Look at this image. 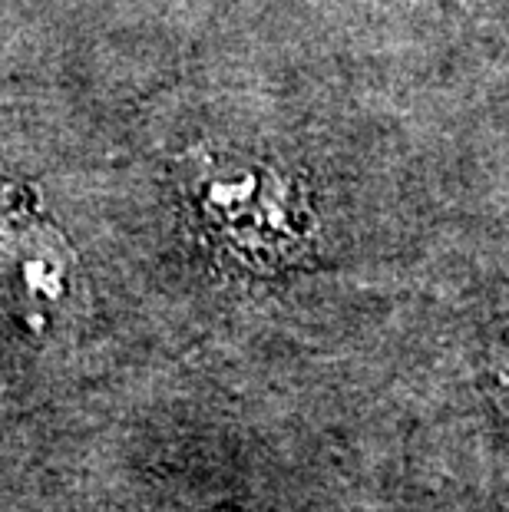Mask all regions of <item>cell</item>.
Wrapping results in <instances>:
<instances>
[{
	"label": "cell",
	"instance_id": "1",
	"mask_svg": "<svg viewBox=\"0 0 509 512\" xmlns=\"http://www.w3.org/2000/svg\"><path fill=\"white\" fill-rule=\"evenodd\" d=\"M182 199L209 252L238 271L275 275L305 258L318 232L305 182L238 152H192Z\"/></svg>",
	"mask_w": 509,
	"mask_h": 512
}]
</instances>
